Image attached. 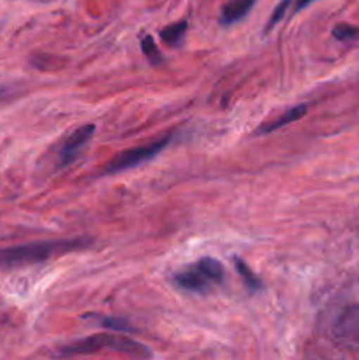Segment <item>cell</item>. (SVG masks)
<instances>
[{"label":"cell","mask_w":359,"mask_h":360,"mask_svg":"<svg viewBox=\"0 0 359 360\" xmlns=\"http://www.w3.org/2000/svg\"><path fill=\"white\" fill-rule=\"evenodd\" d=\"M92 245V239H60V241H39L30 245L13 246V248H0V267L25 266V264H37L63 255L69 252L84 250Z\"/></svg>","instance_id":"obj_1"},{"label":"cell","mask_w":359,"mask_h":360,"mask_svg":"<svg viewBox=\"0 0 359 360\" xmlns=\"http://www.w3.org/2000/svg\"><path fill=\"white\" fill-rule=\"evenodd\" d=\"M99 352H115V354L130 355V357H151V352L144 345L130 340L127 336H118V334H94V336L83 338L74 343L65 345L60 350V355H88L99 354Z\"/></svg>","instance_id":"obj_2"},{"label":"cell","mask_w":359,"mask_h":360,"mask_svg":"<svg viewBox=\"0 0 359 360\" xmlns=\"http://www.w3.org/2000/svg\"><path fill=\"white\" fill-rule=\"evenodd\" d=\"M172 136L168 134L165 137L162 139L155 141V143L146 144V146H139V148H132L129 151H123L120 153L118 157L113 158L111 162H108L104 169V174H116V172H122V171H129V169L137 167V165L144 164L146 160H151L153 157H157L169 143H171Z\"/></svg>","instance_id":"obj_3"},{"label":"cell","mask_w":359,"mask_h":360,"mask_svg":"<svg viewBox=\"0 0 359 360\" xmlns=\"http://www.w3.org/2000/svg\"><path fill=\"white\" fill-rule=\"evenodd\" d=\"M333 338L340 347L359 352V304H351L333 323Z\"/></svg>","instance_id":"obj_4"},{"label":"cell","mask_w":359,"mask_h":360,"mask_svg":"<svg viewBox=\"0 0 359 360\" xmlns=\"http://www.w3.org/2000/svg\"><path fill=\"white\" fill-rule=\"evenodd\" d=\"M94 134H95V125H92V123L74 130V132L67 137L63 146L60 148V153H58L60 167L73 164V162L77 158V155H80V151L83 150V148L87 146L88 141L94 137Z\"/></svg>","instance_id":"obj_5"},{"label":"cell","mask_w":359,"mask_h":360,"mask_svg":"<svg viewBox=\"0 0 359 360\" xmlns=\"http://www.w3.org/2000/svg\"><path fill=\"white\" fill-rule=\"evenodd\" d=\"M175 283L178 287H182L183 290L189 292H197V294H204V292L210 290L211 281L197 269L194 267H187V269L180 271V273L175 274Z\"/></svg>","instance_id":"obj_6"},{"label":"cell","mask_w":359,"mask_h":360,"mask_svg":"<svg viewBox=\"0 0 359 360\" xmlns=\"http://www.w3.org/2000/svg\"><path fill=\"white\" fill-rule=\"evenodd\" d=\"M306 111H308V105H306V104L294 105V108L287 109V111H285L284 115L278 116V118L273 120V122L266 123V125H260L259 129L256 130V136H266V134L275 132V130L284 129V127L291 125V123H294V122H298V120L301 118V116L306 115Z\"/></svg>","instance_id":"obj_7"},{"label":"cell","mask_w":359,"mask_h":360,"mask_svg":"<svg viewBox=\"0 0 359 360\" xmlns=\"http://www.w3.org/2000/svg\"><path fill=\"white\" fill-rule=\"evenodd\" d=\"M312 2H315V0H282V2L275 7L273 14H271V18H270V21H267L264 32H270L271 28L277 27V25L280 23V21L284 20L287 14H292V16H294V14H298L299 11L305 9V7H308Z\"/></svg>","instance_id":"obj_8"},{"label":"cell","mask_w":359,"mask_h":360,"mask_svg":"<svg viewBox=\"0 0 359 360\" xmlns=\"http://www.w3.org/2000/svg\"><path fill=\"white\" fill-rule=\"evenodd\" d=\"M253 4H256V0H229L224 6V9H222L220 23L232 25L236 23V21L243 20V18L250 13Z\"/></svg>","instance_id":"obj_9"},{"label":"cell","mask_w":359,"mask_h":360,"mask_svg":"<svg viewBox=\"0 0 359 360\" xmlns=\"http://www.w3.org/2000/svg\"><path fill=\"white\" fill-rule=\"evenodd\" d=\"M197 269L211 281V283H222L224 281V267L218 262L217 259H211V257H203L199 259V262L196 264Z\"/></svg>","instance_id":"obj_10"},{"label":"cell","mask_w":359,"mask_h":360,"mask_svg":"<svg viewBox=\"0 0 359 360\" xmlns=\"http://www.w3.org/2000/svg\"><path fill=\"white\" fill-rule=\"evenodd\" d=\"M84 320H92V322L99 323L101 327L115 333H132V327L125 322L123 319H115V316H104V315H84Z\"/></svg>","instance_id":"obj_11"},{"label":"cell","mask_w":359,"mask_h":360,"mask_svg":"<svg viewBox=\"0 0 359 360\" xmlns=\"http://www.w3.org/2000/svg\"><path fill=\"white\" fill-rule=\"evenodd\" d=\"M232 262H234L236 271H238V274L241 276L243 283L246 285V288H248V290L257 292V290H260V288H263V281H260L259 278L256 276V273H253V271L250 269V267L246 266V264L243 262L241 259L234 257V260H232Z\"/></svg>","instance_id":"obj_12"},{"label":"cell","mask_w":359,"mask_h":360,"mask_svg":"<svg viewBox=\"0 0 359 360\" xmlns=\"http://www.w3.org/2000/svg\"><path fill=\"white\" fill-rule=\"evenodd\" d=\"M187 32V21H178V23H172L169 27L162 28L160 30V39L162 42H165L168 46H178L183 41Z\"/></svg>","instance_id":"obj_13"},{"label":"cell","mask_w":359,"mask_h":360,"mask_svg":"<svg viewBox=\"0 0 359 360\" xmlns=\"http://www.w3.org/2000/svg\"><path fill=\"white\" fill-rule=\"evenodd\" d=\"M141 49H143L144 56H146V60L151 65H160V63H164V56L158 51L157 42H155V39L151 35H144L141 39Z\"/></svg>","instance_id":"obj_14"},{"label":"cell","mask_w":359,"mask_h":360,"mask_svg":"<svg viewBox=\"0 0 359 360\" xmlns=\"http://www.w3.org/2000/svg\"><path fill=\"white\" fill-rule=\"evenodd\" d=\"M333 37L338 41H355L359 39V28L354 25L340 23L333 28Z\"/></svg>","instance_id":"obj_15"}]
</instances>
